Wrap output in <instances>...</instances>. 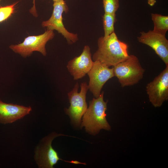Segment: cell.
Here are the masks:
<instances>
[{
  "instance_id": "obj_1",
  "label": "cell",
  "mask_w": 168,
  "mask_h": 168,
  "mask_svg": "<svg viewBox=\"0 0 168 168\" xmlns=\"http://www.w3.org/2000/svg\"><path fill=\"white\" fill-rule=\"evenodd\" d=\"M97 44L98 49L92 59L109 67L115 66L129 56L127 44L119 40L115 32L106 37H100Z\"/></svg>"
},
{
  "instance_id": "obj_2",
  "label": "cell",
  "mask_w": 168,
  "mask_h": 168,
  "mask_svg": "<svg viewBox=\"0 0 168 168\" xmlns=\"http://www.w3.org/2000/svg\"><path fill=\"white\" fill-rule=\"evenodd\" d=\"M104 92L97 98H93L90 101L89 106L83 114L81 124L86 131L95 135L104 129L109 130L111 127L106 119L105 111L107 109V102L104 101Z\"/></svg>"
},
{
  "instance_id": "obj_3",
  "label": "cell",
  "mask_w": 168,
  "mask_h": 168,
  "mask_svg": "<svg viewBox=\"0 0 168 168\" xmlns=\"http://www.w3.org/2000/svg\"><path fill=\"white\" fill-rule=\"evenodd\" d=\"M113 68L114 77L118 78L122 87L138 83L143 78L145 72L138 58L134 55H129Z\"/></svg>"
},
{
  "instance_id": "obj_4",
  "label": "cell",
  "mask_w": 168,
  "mask_h": 168,
  "mask_svg": "<svg viewBox=\"0 0 168 168\" xmlns=\"http://www.w3.org/2000/svg\"><path fill=\"white\" fill-rule=\"evenodd\" d=\"M62 135H65L53 133L42 139L39 145L36 147L34 159L39 167L53 168L59 160L75 164H86L77 161H68L60 158L57 152L53 148L51 144L55 137Z\"/></svg>"
},
{
  "instance_id": "obj_5",
  "label": "cell",
  "mask_w": 168,
  "mask_h": 168,
  "mask_svg": "<svg viewBox=\"0 0 168 168\" xmlns=\"http://www.w3.org/2000/svg\"><path fill=\"white\" fill-rule=\"evenodd\" d=\"M54 36L53 30H47L42 34L28 36L22 43L11 45L9 48L14 52L25 58L30 56L34 51L40 52L45 56L47 54L45 45Z\"/></svg>"
},
{
  "instance_id": "obj_6",
  "label": "cell",
  "mask_w": 168,
  "mask_h": 168,
  "mask_svg": "<svg viewBox=\"0 0 168 168\" xmlns=\"http://www.w3.org/2000/svg\"><path fill=\"white\" fill-rule=\"evenodd\" d=\"M53 10L51 16L47 20L42 22L41 25L47 30H56L66 39L68 44H72L78 40L77 34L68 31L65 28L63 22L62 14L68 11L65 1L59 0L54 2Z\"/></svg>"
},
{
  "instance_id": "obj_7",
  "label": "cell",
  "mask_w": 168,
  "mask_h": 168,
  "mask_svg": "<svg viewBox=\"0 0 168 168\" xmlns=\"http://www.w3.org/2000/svg\"><path fill=\"white\" fill-rule=\"evenodd\" d=\"M80 86L81 91L78 93L79 84L77 82L73 89L68 93L70 105L65 110L72 122L76 125L80 124L82 117L87 108L86 95L88 90V85L86 82H83Z\"/></svg>"
},
{
  "instance_id": "obj_8",
  "label": "cell",
  "mask_w": 168,
  "mask_h": 168,
  "mask_svg": "<svg viewBox=\"0 0 168 168\" xmlns=\"http://www.w3.org/2000/svg\"><path fill=\"white\" fill-rule=\"evenodd\" d=\"M146 88L149 101L154 107H161L168 100V65Z\"/></svg>"
},
{
  "instance_id": "obj_9",
  "label": "cell",
  "mask_w": 168,
  "mask_h": 168,
  "mask_svg": "<svg viewBox=\"0 0 168 168\" xmlns=\"http://www.w3.org/2000/svg\"><path fill=\"white\" fill-rule=\"evenodd\" d=\"M89 78L88 89L95 98L101 94L106 82L114 77L113 69L98 61H94L92 67L87 73Z\"/></svg>"
},
{
  "instance_id": "obj_10",
  "label": "cell",
  "mask_w": 168,
  "mask_h": 168,
  "mask_svg": "<svg viewBox=\"0 0 168 168\" xmlns=\"http://www.w3.org/2000/svg\"><path fill=\"white\" fill-rule=\"evenodd\" d=\"M138 40L139 42L151 47L166 65H168V40L165 36L149 30L147 32H140Z\"/></svg>"
},
{
  "instance_id": "obj_11",
  "label": "cell",
  "mask_w": 168,
  "mask_h": 168,
  "mask_svg": "<svg viewBox=\"0 0 168 168\" xmlns=\"http://www.w3.org/2000/svg\"><path fill=\"white\" fill-rule=\"evenodd\" d=\"M94 62L91 56L90 48L84 46L81 55L69 61L67 66L74 80H77L84 77L92 68Z\"/></svg>"
},
{
  "instance_id": "obj_12",
  "label": "cell",
  "mask_w": 168,
  "mask_h": 168,
  "mask_svg": "<svg viewBox=\"0 0 168 168\" xmlns=\"http://www.w3.org/2000/svg\"><path fill=\"white\" fill-rule=\"evenodd\" d=\"M31 107L7 103L0 100V123H12L29 114Z\"/></svg>"
},
{
  "instance_id": "obj_13",
  "label": "cell",
  "mask_w": 168,
  "mask_h": 168,
  "mask_svg": "<svg viewBox=\"0 0 168 168\" xmlns=\"http://www.w3.org/2000/svg\"><path fill=\"white\" fill-rule=\"evenodd\" d=\"M154 23L152 31L155 33L165 36L168 30V16L156 13L151 14Z\"/></svg>"
},
{
  "instance_id": "obj_14",
  "label": "cell",
  "mask_w": 168,
  "mask_h": 168,
  "mask_svg": "<svg viewBox=\"0 0 168 168\" xmlns=\"http://www.w3.org/2000/svg\"><path fill=\"white\" fill-rule=\"evenodd\" d=\"M104 35L103 37H106L114 32V24L116 21L115 14L105 13L102 16Z\"/></svg>"
},
{
  "instance_id": "obj_15",
  "label": "cell",
  "mask_w": 168,
  "mask_h": 168,
  "mask_svg": "<svg viewBox=\"0 0 168 168\" xmlns=\"http://www.w3.org/2000/svg\"><path fill=\"white\" fill-rule=\"evenodd\" d=\"M119 0H103L105 13L115 14L119 7Z\"/></svg>"
},
{
  "instance_id": "obj_16",
  "label": "cell",
  "mask_w": 168,
  "mask_h": 168,
  "mask_svg": "<svg viewBox=\"0 0 168 168\" xmlns=\"http://www.w3.org/2000/svg\"><path fill=\"white\" fill-rule=\"evenodd\" d=\"M18 2L9 6L0 7V22L7 19L13 13L15 6Z\"/></svg>"
},
{
  "instance_id": "obj_17",
  "label": "cell",
  "mask_w": 168,
  "mask_h": 168,
  "mask_svg": "<svg viewBox=\"0 0 168 168\" xmlns=\"http://www.w3.org/2000/svg\"><path fill=\"white\" fill-rule=\"evenodd\" d=\"M33 7L30 10V12L34 16L37 17L38 16L35 6V0L33 1Z\"/></svg>"
},
{
  "instance_id": "obj_18",
  "label": "cell",
  "mask_w": 168,
  "mask_h": 168,
  "mask_svg": "<svg viewBox=\"0 0 168 168\" xmlns=\"http://www.w3.org/2000/svg\"><path fill=\"white\" fill-rule=\"evenodd\" d=\"M156 2V0H148V3L150 6H153Z\"/></svg>"
},
{
  "instance_id": "obj_19",
  "label": "cell",
  "mask_w": 168,
  "mask_h": 168,
  "mask_svg": "<svg viewBox=\"0 0 168 168\" xmlns=\"http://www.w3.org/2000/svg\"><path fill=\"white\" fill-rule=\"evenodd\" d=\"M54 2L58 1L59 0H52Z\"/></svg>"
},
{
  "instance_id": "obj_20",
  "label": "cell",
  "mask_w": 168,
  "mask_h": 168,
  "mask_svg": "<svg viewBox=\"0 0 168 168\" xmlns=\"http://www.w3.org/2000/svg\"><path fill=\"white\" fill-rule=\"evenodd\" d=\"M1 0H0V1Z\"/></svg>"
}]
</instances>
